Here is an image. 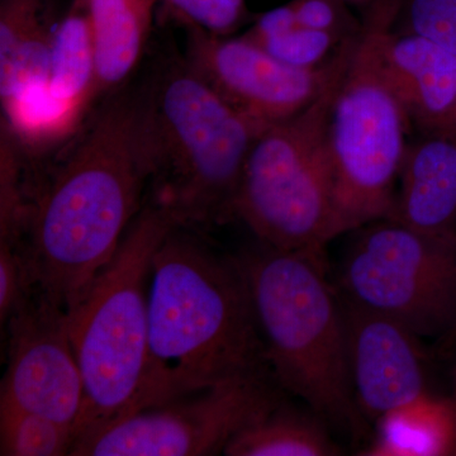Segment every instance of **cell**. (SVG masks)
<instances>
[{
  "label": "cell",
  "mask_w": 456,
  "mask_h": 456,
  "mask_svg": "<svg viewBox=\"0 0 456 456\" xmlns=\"http://www.w3.org/2000/svg\"><path fill=\"white\" fill-rule=\"evenodd\" d=\"M95 49V102L130 82L145 53L154 0H86Z\"/></svg>",
  "instance_id": "cell-15"
},
{
  "label": "cell",
  "mask_w": 456,
  "mask_h": 456,
  "mask_svg": "<svg viewBox=\"0 0 456 456\" xmlns=\"http://www.w3.org/2000/svg\"><path fill=\"white\" fill-rule=\"evenodd\" d=\"M452 413V454H456V377H455V393L454 398L450 402Z\"/></svg>",
  "instance_id": "cell-27"
},
{
  "label": "cell",
  "mask_w": 456,
  "mask_h": 456,
  "mask_svg": "<svg viewBox=\"0 0 456 456\" xmlns=\"http://www.w3.org/2000/svg\"><path fill=\"white\" fill-rule=\"evenodd\" d=\"M456 130V110L454 114H452V119H450L448 127L445 128V131L443 132L441 134H454Z\"/></svg>",
  "instance_id": "cell-28"
},
{
  "label": "cell",
  "mask_w": 456,
  "mask_h": 456,
  "mask_svg": "<svg viewBox=\"0 0 456 456\" xmlns=\"http://www.w3.org/2000/svg\"><path fill=\"white\" fill-rule=\"evenodd\" d=\"M350 37H345L338 33L316 31L298 25L273 37L251 42L284 64L312 69L320 68L331 61L335 56L329 59L330 53L338 45Z\"/></svg>",
  "instance_id": "cell-21"
},
{
  "label": "cell",
  "mask_w": 456,
  "mask_h": 456,
  "mask_svg": "<svg viewBox=\"0 0 456 456\" xmlns=\"http://www.w3.org/2000/svg\"><path fill=\"white\" fill-rule=\"evenodd\" d=\"M448 136H449V134H448ZM450 136H452V137H455V139H456V130H455L454 134H450Z\"/></svg>",
  "instance_id": "cell-29"
},
{
  "label": "cell",
  "mask_w": 456,
  "mask_h": 456,
  "mask_svg": "<svg viewBox=\"0 0 456 456\" xmlns=\"http://www.w3.org/2000/svg\"><path fill=\"white\" fill-rule=\"evenodd\" d=\"M298 26L297 22L296 11L292 3L266 12L259 17L251 31L245 35L250 41H260L264 38L273 37L279 33L288 31L293 27Z\"/></svg>",
  "instance_id": "cell-26"
},
{
  "label": "cell",
  "mask_w": 456,
  "mask_h": 456,
  "mask_svg": "<svg viewBox=\"0 0 456 456\" xmlns=\"http://www.w3.org/2000/svg\"><path fill=\"white\" fill-rule=\"evenodd\" d=\"M342 454L316 413H303L279 402L237 434L224 449L228 456H335Z\"/></svg>",
  "instance_id": "cell-18"
},
{
  "label": "cell",
  "mask_w": 456,
  "mask_h": 456,
  "mask_svg": "<svg viewBox=\"0 0 456 456\" xmlns=\"http://www.w3.org/2000/svg\"><path fill=\"white\" fill-rule=\"evenodd\" d=\"M37 292L25 242H0V320L8 322Z\"/></svg>",
  "instance_id": "cell-22"
},
{
  "label": "cell",
  "mask_w": 456,
  "mask_h": 456,
  "mask_svg": "<svg viewBox=\"0 0 456 456\" xmlns=\"http://www.w3.org/2000/svg\"><path fill=\"white\" fill-rule=\"evenodd\" d=\"M36 189L26 236L36 289L69 314L121 245L150 182L137 83L92 110Z\"/></svg>",
  "instance_id": "cell-1"
},
{
  "label": "cell",
  "mask_w": 456,
  "mask_h": 456,
  "mask_svg": "<svg viewBox=\"0 0 456 456\" xmlns=\"http://www.w3.org/2000/svg\"><path fill=\"white\" fill-rule=\"evenodd\" d=\"M393 20L380 37L387 80L410 121L443 134L456 110V53L417 33H393Z\"/></svg>",
  "instance_id": "cell-13"
},
{
  "label": "cell",
  "mask_w": 456,
  "mask_h": 456,
  "mask_svg": "<svg viewBox=\"0 0 456 456\" xmlns=\"http://www.w3.org/2000/svg\"><path fill=\"white\" fill-rule=\"evenodd\" d=\"M292 4L299 26L345 37L358 35L354 31L355 23L341 0H293Z\"/></svg>",
  "instance_id": "cell-25"
},
{
  "label": "cell",
  "mask_w": 456,
  "mask_h": 456,
  "mask_svg": "<svg viewBox=\"0 0 456 456\" xmlns=\"http://www.w3.org/2000/svg\"><path fill=\"white\" fill-rule=\"evenodd\" d=\"M270 370L254 371L121 417L77 441L74 456L224 454L230 441L281 399Z\"/></svg>",
  "instance_id": "cell-9"
},
{
  "label": "cell",
  "mask_w": 456,
  "mask_h": 456,
  "mask_svg": "<svg viewBox=\"0 0 456 456\" xmlns=\"http://www.w3.org/2000/svg\"><path fill=\"white\" fill-rule=\"evenodd\" d=\"M340 270L341 297L403 323L419 338L456 331V233L395 220L358 228Z\"/></svg>",
  "instance_id": "cell-8"
},
{
  "label": "cell",
  "mask_w": 456,
  "mask_h": 456,
  "mask_svg": "<svg viewBox=\"0 0 456 456\" xmlns=\"http://www.w3.org/2000/svg\"><path fill=\"white\" fill-rule=\"evenodd\" d=\"M351 51L353 47L310 107L269 126L248 152L237 189L235 217L250 228L260 244L279 250L325 251L326 245L341 235L327 123Z\"/></svg>",
  "instance_id": "cell-7"
},
{
  "label": "cell",
  "mask_w": 456,
  "mask_h": 456,
  "mask_svg": "<svg viewBox=\"0 0 456 456\" xmlns=\"http://www.w3.org/2000/svg\"><path fill=\"white\" fill-rule=\"evenodd\" d=\"M136 83L150 165L146 197L197 232L235 217L246 159L266 128L227 104L174 46L156 53Z\"/></svg>",
  "instance_id": "cell-3"
},
{
  "label": "cell",
  "mask_w": 456,
  "mask_h": 456,
  "mask_svg": "<svg viewBox=\"0 0 456 456\" xmlns=\"http://www.w3.org/2000/svg\"><path fill=\"white\" fill-rule=\"evenodd\" d=\"M185 25L226 36L246 16L245 0H165Z\"/></svg>",
  "instance_id": "cell-24"
},
{
  "label": "cell",
  "mask_w": 456,
  "mask_h": 456,
  "mask_svg": "<svg viewBox=\"0 0 456 456\" xmlns=\"http://www.w3.org/2000/svg\"><path fill=\"white\" fill-rule=\"evenodd\" d=\"M188 26L185 59L233 110L261 128L301 113L327 88L358 35L320 68L284 64L248 38H226Z\"/></svg>",
  "instance_id": "cell-10"
},
{
  "label": "cell",
  "mask_w": 456,
  "mask_h": 456,
  "mask_svg": "<svg viewBox=\"0 0 456 456\" xmlns=\"http://www.w3.org/2000/svg\"><path fill=\"white\" fill-rule=\"evenodd\" d=\"M406 31L456 53V0H406Z\"/></svg>",
  "instance_id": "cell-23"
},
{
  "label": "cell",
  "mask_w": 456,
  "mask_h": 456,
  "mask_svg": "<svg viewBox=\"0 0 456 456\" xmlns=\"http://www.w3.org/2000/svg\"><path fill=\"white\" fill-rule=\"evenodd\" d=\"M73 428L29 411L0 403V454L60 456L70 454Z\"/></svg>",
  "instance_id": "cell-20"
},
{
  "label": "cell",
  "mask_w": 456,
  "mask_h": 456,
  "mask_svg": "<svg viewBox=\"0 0 456 456\" xmlns=\"http://www.w3.org/2000/svg\"><path fill=\"white\" fill-rule=\"evenodd\" d=\"M397 12L387 2L358 33L330 108L327 147L341 235L391 218L395 209L411 121L384 74L380 37Z\"/></svg>",
  "instance_id": "cell-6"
},
{
  "label": "cell",
  "mask_w": 456,
  "mask_h": 456,
  "mask_svg": "<svg viewBox=\"0 0 456 456\" xmlns=\"http://www.w3.org/2000/svg\"><path fill=\"white\" fill-rule=\"evenodd\" d=\"M270 370L327 426L365 436L351 383L341 296L327 278L325 251L259 248L237 257Z\"/></svg>",
  "instance_id": "cell-4"
},
{
  "label": "cell",
  "mask_w": 456,
  "mask_h": 456,
  "mask_svg": "<svg viewBox=\"0 0 456 456\" xmlns=\"http://www.w3.org/2000/svg\"><path fill=\"white\" fill-rule=\"evenodd\" d=\"M56 26L50 25L46 0H2L0 4V99L16 98L49 84Z\"/></svg>",
  "instance_id": "cell-16"
},
{
  "label": "cell",
  "mask_w": 456,
  "mask_h": 456,
  "mask_svg": "<svg viewBox=\"0 0 456 456\" xmlns=\"http://www.w3.org/2000/svg\"><path fill=\"white\" fill-rule=\"evenodd\" d=\"M377 425L379 432L369 455L452 454V404L430 395L393 411Z\"/></svg>",
  "instance_id": "cell-19"
},
{
  "label": "cell",
  "mask_w": 456,
  "mask_h": 456,
  "mask_svg": "<svg viewBox=\"0 0 456 456\" xmlns=\"http://www.w3.org/2000/svg\"><path fill=\"white\" fill-rule=\"evenodd\" d=\"M147 318L145 371L126 415L270 370L239 260L216 253L197 231L173 228L156 250Z\"/></svg>",
  "instance_id": "cell-2"
},
{
  "label": "cell",
  "mask_w": 456,
  "mask_h": 456,
  "mask_svg": "<svg viewBox=\"0 0 456 456\" xmlns=\"http://www.w3.org/2000/svg\"><path fill=\"white\" fill-rule=\"evenodd\" d=\"M49 90L82 125L95 104V49L86 0L56 23L51 47Z\"/></svg>",
  "instance_id": "cell-17"
},
{
  "label": "cell",
  "mask_w": 456,
  "mask_h": 456,
  "mask_svg": "<svg viewBox=\"0 0 456 456\" xmlns=\"http://www.w3.org/2000/svg\"><path fill=\"white\" fill-rule=\"evenodd\" d=\"M341 301L354 395L368 424L430 395L421 338L395 318Z\"/></svg>",
  "instance_id": "cell-12"
},
{
  "label": "cell",
  "mask_w": 456,
  "mask_h": 456,
  "mask_svg": "<svg viewBox=\"0 0 456 456\" xmlns=\"http://www.w3.org/2000/svg\"><path fill=\"white\" fill-rule=\"evenodd\" d=\"M178 226L169 211L146 197L113 259L68 314L84 383L74 445L128 413L139 395L147 356L151 261Z\"/></svg>",
  "instance_id": "cell-5"
},
{
  "label": "cell",
  "mask_w": 456,
  "mask_h": 456,
  "mask_svg": "<svg viewBox=\"0 0 456 456\" xmlns=\"http://www.w3.org/2000/svg\"><path fill=\"white\" fill-rule=\"evenodd\" d=\"M391 218L422 232L456 233V139L426 134L408 146Z\"/></svg>",
  "instance_id": "cell-14"
},
{
  "label": "cell",
  "mask_w": 456,
  "mask_h": 456,
  "mask_svg": "<svg viewBox=\"0 0 456 456\" xmlns=\"http://www.w3.org/2000/svg\"><path fill=\"white\" fill-rule=\"evenodd\" d=\"M9 356L0 403L75 430L84 383L68 331V314L36 292L7 322ZM75 441V436H74Z\"/></svg>",
  "instance_id": "cell-11"
}]
</instances>
